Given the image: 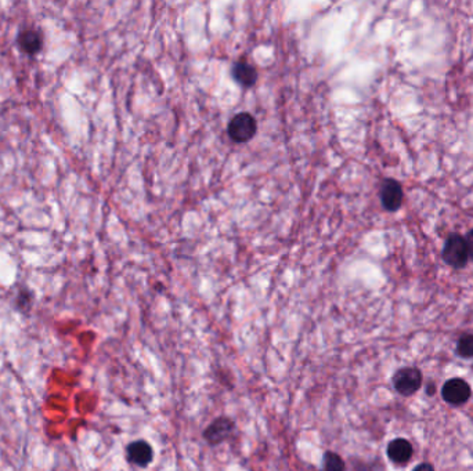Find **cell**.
<instances>
[{
  "mask_svg": "<svg viewBox=\"0 0 473 471\" xmlns=\"http://www.w3.org/2000/svg\"><path fill=\"white\" fill-rule=\"evenodd\" d=\"M256 130L258 123L255 118L248 112H241L231 119L227 133L234 143L242 144L252 140L256 135Z\"/></svg>",
  "mask_w": 473,
  "mask_h": 471,
  "instance_id": "obj_1",
  "label": "cell"
},
{
  "mask_svg": "<svg viewBox=\"0 0 473 471\" xmlns=\"http://www.w3.org/2000/svg\"><path fill=\"white\" fill-rule=\"evenodd\" d=\"M442 256L445 262L454 268L465 267L470 260L465 238L461 235H451L445 243Z\"/></svg>",
  "mask_w": 473,
  "mask_h": 471,
  "instance_id": "obj_2",
  "label": "cell"
},
{
  "mask_svg": "<svg viewBox=\"0 0 473 471\" xmlns=\"http://www.w3.org/2000/svg\"><path fill=\"white\" fill-rule=\"evenodd\" d=\"M235 430V425L231 419L226 418V416H220L216 418L204 431V440L215 447L219 445L222 443H224L229 437H231V434Z\"/></svg>",
  "mask_w": 473,
  "mask_h": 471,
  "instance_id": "obj_3",
  "label": "cell"
},
{
  "mask_svg": "<svg viewBox=\"0 0 473 471\" xmlns=\"http://www.w3.org/2000/svg\"><path fill=\"white\" fill-rule=\"evenodd\" d=\"M422 383V375L415 368H403L396 372L393 376L395 388L401 395H413L415 394Z\"/></svg>",
  "mask_w": 473,
  "mask_h": 471,
  "instance_id": "obj_4",
  "label": "cell"
},
{
  "mask_svg": "<svg viewBox=\"0 0 473 471\" xmlns=\"http://www.w3.org/2000/svg\"><path fill=\"white\" fill-rule=\"evenodd\" d=\"M126 459L131 465L144 469L151 465L154 459L153 447L144 440L133 441L126 447Z\"/></svg>",
  "mask_w": 473,
  "mask_h": 471,
  "instance_id": "obj_5",
  "label": "cell"
},
{
  "mask_svg": "<svg viewBox=\"0 0 473 471\" xmlns=\"http://www.w3.org/2000/svg\"><path fill=\"white\" fill-rule=\"evenodd\" d=\"M442 395L451 405H463L471 397V387L463 379H451L443 386Z\"/></svg>",
  "mask_w": 473,
  "mask_h": 471,
  "instance_id": "obj_6",
  "label": "cell"
},
{
  "mask_svg": "<svg viewBox=\"0 0 473 471\" xmlns=\"http://www.w3.org/2000/svg\"><path fill=\"white\" fill-rule=\"evenodd\" d=\"M403 188L396 180H386L381 189V200L386 210L396 212L403 203Z\"/></svg>",
  "mask_w": 473,
  "mask_h": 471,
  "instance_id": "obj_7",
  "label": "cell"
},
{
  "mask_svg": "<svg viewBox=\"0 0 473 471\" xmlns=\"http://www.w3.org/2000/svg\"><path fill=\"white\" fill-rule=\"evenodd\" d=\"M388 456L397 465L407 463L413 456V447L407 440L397 438L388 445Z\"/></svg>",
  "mask_w": 473,
  "mask_h": 471,
  "instance_id": "obj_8",
  "label": "cell"
},
{
  "mask_svg": "<svg viewBox=\"0 0 473 471\" xmlns=\"http://www.w3.org/2000/svg\"><path fill=\"white\" fill-rule=\"evenodd\" d=\"M233 76L244 87H251L258 80L256 69L251 64H248L247 61H240V62L234 64Z\"/></svg>",
  "mask_w": 473,
  "mask_h": 471,
  "instance_id": "obj_9",
  "label": "cell"
},
{
  "mask_svg": "<svg viewBox=\"0 0 473 471\" xmlns=\"http://www.w3.org/2000/svg\"><path fill=\"white\" fill-rule=\"evenodd\" d=\"M42 35L35 29H24L18 35V44L26 54H36L42 49Z\"/></svg>",
  "mask_w": 473,
  "mask_h": 471,
  "instance_id": "obj_10",
  "label": "cell"
},
{
  "mask_svg": "<svg viewBox=\"0 0 473 471\" xmlns=\"http://www.w3.org/2000/svg\"><path fill=\"white\" fill-rule=\"evenodd\" d=\"M322 469L324 471H346V465L338 454L328 451L324 454Z\"/></svg>",
  "mask_w": 473,
  "mask_h": 471,
  "instance_id": "obj_11",
  "label": "cell"
},
{
  "mask_svg": "<svg viewBox=\"0 0 473 471\" xmlns=\"http://www.w3.org/2000/svg\"><path fill=\"white\" fill-rule=\"evenodd\" d=\"M457 351L464 358H473V334H465L460 339Z\"/></svg>",
  "mask_w": 473,
  "mask_h": 471,
  "instance_id": "obj_12",
  "label": "cell"
},
{
  "mask_svg": "<svg viewBox=\"0 0 473 471\" xmlns=\"http://www.w3.org/2000/svg\"><path fill=\"white\" fill-rule=\"evenodd\" d=\"M465 243H467V249H468V256L470 259L473 260V230H471L465 238Z\"/></svg>",
  "mask_w": 473,
  "mask_h": 471,
  "instance_id": "obj_13",
  "label": "cell"
},
{
  "mask_svg": "<svg viewBox=\"0 0 473 471\" xmlns=\"http://www.w3.org/2000/svg\"><path fill=\"white\" fill-rule=\"evenodd\" d=\"M414 471H435V469H433L431 465H428V463H424V465H420V466H417V468L414 469Z\"/></svg>",
  "mask_w": 473,
  "mask_h": 471,
  "instance_id": "obj_14",
  "label": "cell"
}]
</instances>
